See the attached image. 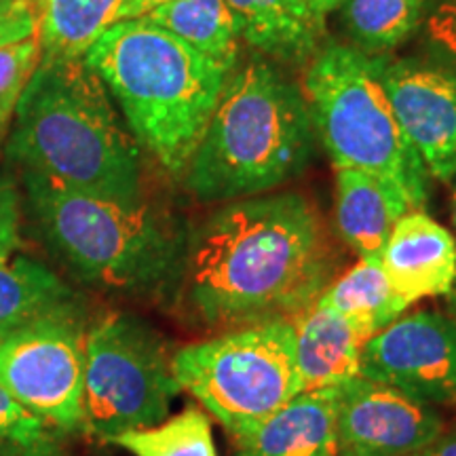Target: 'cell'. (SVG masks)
<instances>
[{"label": "cell", "mask_w": 456, "mask_h": 456, "mask_svg": "<svg viewBox=\"0 0 456 456\" xmlns=\"http://www.w3.org/2000/svg\"><path fill=\"white\" fill-rule=\"evenodd\" d=\"M444 433L431 403L357 376L340 387L338 442L345 456H403Z\"/></svg>", "instance_id": "obj_12"}, {"label": "cell", "mask_w": 456, "mask_h": 456, "mask_svg": "<svg viewBox=\"0 0 456 456\" xmlns=\"http://www.w3.org/2000/svg\"><path fill=\"white\" fill-rule=\"evenodd\" d=\"M21 203L15 182L0 169V262L13 256L20 248Z\"/></svg>", "instance_id": "obj_27"}, {"label": "cell", "mask_w": 456, "mask_h": 456, "mask_svg": "<svg viewBox=\"0 0 456 456\" xmlns=\"http://www.w3.org/2000/svg\"><path fill=\"white\" fill-rule=\"evenodd\" d=\"M362 376L431 406L456 403V322L437 311L397 317L362 345Z\"/></svg>", "instance_id": "obj_10"}, {"label": "cell", "mask_w": 456, "mask_h": 456, "mask_svg": "<svg viewBox=\"0 0 456 456\" xmlns=\"http://www.w3.org/2000/svg\"><path fill=\"white\" fill-rule=\"evenodd\" d=\"M309 7L319 21H326L328 15H332L340 7L342 0H306Z\"/></svg>", "instance_id": "obj_31"}, {"label": "cell", "mask_w": 456, "mask_h": 456, "mask_svg": "<svg viewBox=\"0 0 456 456\" xmlns=\"http://www.w3.org/2000/svg\"><path fill=\"white\" fill-rule=\"evenodd\" d=\"M313 146L302 89L266 60H249L226 77L184 171L186 188L203 203L266 195L306 169Z\"/></svg>", "instance_id": "obj_4"}, {"label": "cell", "mask_w": 456, "mask_h": 456, "mask_svg": "<svg viewBox=\"0 0 456 456\" xmlns=\"http://www.w3.org/2000/svg\"><path fill=\"white\" fill-rule=\"evenodd\" d=\"M180 389L228 431L248 429L302 393L289 322L258 323L192 342L171 355Z\"/></svg>", "instance_id": "obj_7"}, {"label": "cell", "mask_w": 456, "mask_h": 456, "mask_svg": "<svg viewBox=\"0 0 456 456\" xmlns=\"http://www.w3.org/2000/svg\"><path fill=\"white\" fill-rule=\"evenodd\" d=\"M419 32L433 60L456 70V0H427Z\"/></svg>", "instance_id": "obj_26"}, {"label": "cell", "mask_w": 456, "mask_h": 456, "mask_svg": "<svg viewBox=\"0 0 456 456\" xmlns=\"http://www.w3.org/2000/svg\"><path fill=\"white\" fill-rule=\"evenodd\" d=\"M41 38L32 37L0 47V129L15 114L17 102L24 94L28 81L41 64Z\"/></svg>", "instance_id": "obj_25"}, {"label": "cell", "mask_w": 456, "mask_h": 456, "mask_svg": "<svg viewBox=\"0 0 456 456\" xmlns=\"http://www.w3.org/2000/svg\"><path fill=\"white\" fill-rule=\"evenodd\" d=\"M28 212L47 248L83 283L114 294L174 292L186 237L144 201L123 203L24 171Z\"/></svg>", "instance_id": "obj_5"}, {"label": "cell", "mask_w": 456, "mask_h": 456, "mask_svg": "<svg viewBox=\"0 0 456 456\" xmlns=\"http://www.w3.org/2000/svg\"><path fill=\"white\" fill-rule=\"evenodd\" d=\"M427 0H342L338 13L351 47L366 55H387L423 24Z\"/></svg>", "instance_id": "obj_22"}, {"label": "cell", "mask_w": 456, "mask_h": 456, "mask_svg": "<svg viewBox=\"0 0 456 456\" xmlns=\"http://www.w3.org/2000/svg\"><path fill=\"white\" fill-rule=\"evenodd\" d=\"M448 309H450V317L456 322V281L452 285V289L448 292Z\"/></svg>", "instance_id": "obj_32"}, {"label": "cell", "mask_w": 456, "mask_h": 456, "mask_svg": "<svg viewBox=\"0 0 456 456\" xmlns=\"http://www.w3.org/2000/svg\"><path fill=\"white\" fill-rule=\"evenodd\" d=\"M110 444L134 456H218L212 423L199 408L182 410L155 427L121 433Z\"/></svg>", "instance_id": "obj_23"}, {"label": "cell", "mask_w": 456, "mask_h": 456, "mask_svg": "<svg viewBox=\"0 0 456 456\" xmlns=\"http://www.w3.org/2000/svg\"><path fill=\"white\" fill-rule=\"evenodd\" d=\"M379 260L408 305L448 296L456 281V239L425 209H410L395 222Z\"/></svg>", "instance_id": "obj_13"}, {"label": "cell", "mask_w": 456, "mask_h": 456, "mask_svg": "<svg viewBox=\"0 0 456 456\" xmlns=\"http://www.w3.org/2000/svg\"><path fill=\"white\" fill-rule=\"evenodd\" d=\"M403 456H456V431L442 433V436H437L427 446Z\"/></svg>", "instance_id": "obj_29"}, {"label": "cell", "mask_w": 456, "mask_h": 456, "mask_svg": "<svg viewBox=\"0 0 456 456\" xmlns=\"http://www.w3.org/2000/svg\"><path fill=\"white\" fill-rule=\"evenodd\" d=\"M11 3H15V0H0V9L7 7V4H11Z\"/></svg>", "instance_id": "obj_34"}, {"label": "cell", "mask_w": 456, "mask_h": 456, "mask_svg": "<svg viewBox=\"0 0 456 456\" xmlns=\"http://www.w3.org/2000/svg\"><path fill=\"white\" fill-rule=\"evenodd\" d=\"M410 205L366 171L336 169L334 218L338 235L359 258H379L395 222Z\"/></svg>", "instance_id": "obj_17"}, {"label": "cell", "mask_w": 456, "mask_h": 456, "mask_svg": "<svg viewBox=\"0 0 456 456\" xmlns=\"http://www.w3.org/2000/svg\"><path fill=\"white\" fill-rule=\"evenodd\" d=\"M241 41L283 64H309L323 45V21L306 0H226Z\"/></svg>", "instance_id": "obj_16"}, {"label": "cell", "mask_w": 456, "mask_h": 456, "mask_svg": "<svg viewBox=\"0 0 456 456\" xmlns=\"http://www.w3.org/2000/svg\"><path fill=\"white\" fill-rule=\"evenodd\" d=\"M0 454L55 456L47 423L21 406L0 385Z\"/></svg>", "instance_id": "obj_24"}, {"label": "cell", "mask_w": 456, "mask_h": 456, "mask_svg": "<svg viewBox=\"0 0 456 456\" xmlns=\"http://www.w3.org/2000/svg\"><path fill=\"white\" fill-rule=\"evenodd\" d=\"M9 161L72 191L142 201V146L83 60H41L15 108Z\"/></svg>", "instance_id": "obj_2"}, {"label": "cell", "mask_w": 456, "mask_h": 456, "mask_svg": "<svg viewBox=\"0 0 456 456\" xmlns=\"http://www.w3.org/2000/svg\"><path fill=\"white\" fill-rule=\"evenodd\" d=\"M450 212H452V226L456 232V178L452 180V197H450ZM456 239V235H454Z\"/></svg>", "instance_id": "obj_33"}, {"label": "cell", "mask_w": 456, "mask_h": 456, "mask_svg": "<svg viewBox=\"0 0 456 456\" xmlns=\"http://www.w3.org/2000/svg\"><path fill=\"white\" fill-rule=\"evenodd\" d=\"M322 216L300 192L222 203L186 237L175 300L205 330L292 322L332 281Z\"/></svg>", "instance_id": "obj_1"}, {"label": "cell", "mask_w": 456, "mask_h": 456, "mask_svg": "<svg viewBox=\"0 0 456 456\" xmlns=\"http://www.w3.org/2000/svg\"><path fill=\"white\" fill-rule=\"evenodd\" d=\"M338 456H345V454H338Z\"/></svg>", "instance_id": "obj_35"}, {"label": "cell", "mask_w": 456, "mask_h": 456, "mask_svg": "<svg viewBox=\"0 0 456 456\" xmlns=\"http://www.w3.org/2000/svg\"><path fill=\"white\" fill-rule=\"evenodd\" d=\"M319 300L338 313L362 342L391 326L410 306L391 288L379 258H359L353 269L330 281Z\"/></svg>", "instance_id": "obj_19"}, {"label": "cell", "mask_w": 456, "mask_h": 456, "mask_svg": "<svg viewBox=\"0 0 456 456\" xmlns=\"http://www.w3.org/2000/svg\"><path fill=\"white\" fill-rule=\"evenodd\" d=\"M66 315H85V302L53 271L26 256L0 262V332Z\"/></svg>", "instance_id": "obj_18"}, {"label": "cell", "mask_w": 456, "mask_h": 456, "mask_svg": "<svg viewBox=\"0 0 456 456\" xmlns=\"http://www.w3.org/2000/svg\"><path fill=\"white\" fill-rule=\"evenodd\" d=\"M180 385L161 336L144 319L108 313L85 336L83 429L112 442L163 423Z\"/></svg>", "instance_id": "obj_8"}, {"label": "cell", "mask_w": 456, "mask_h": 456, "mask_svg": "<svg viewBox=\"0 0 456 456\" xmlns=\"http://www.w3.org/2000/svg\"><path fill=\"white\" fill-rule=\"evenodd\" d=\"M403 134L429 178H456V70L436 60L372 55Z\"/></svg>", "instance_id": "obj_11"}, {"label": "cell", "mask_w": 456, "mask_h": 456, "mask_svg": "<svg viewBox=\"0 0 456 456\" xmlns=\"http://www.w3.org/2000/svg\"><path fill=\"white\" fill-rule=\"evenodd\" d=\"M289 323L302 391L342 387L362 376L363 342L328 305L317 298Z\"/></svg>", "instance_id": "obj_15"}, {"label": "cell", "mask_w": 456, "mask_h": 456, "mask_svg": "<svg viewBox=\"0 0 456 456\" xmlns=\"http://www.w3.org/2000/svg\"><path fill=\"white\" fill-rule=\"evenodd\" d=\"M302 95L334 167L366 171L410 209L429 201V174L403 134L372 55L336 41L306 64Z\"/></svg>", "instance_id": "obj_6"}, {"label": "cell", "mask_w": 456, "mask_h": 456, "mask_svg": "<svg viewBox=\"0 0 456 456\" xmlns=\"http://www.w3.org/2000/svg\"><path fill=\"white\" fill-rule=\"evenodd\" d=\"M340 387L302 391L248 429L231 433L235 456H338Z\"/></svg>", "instance_id": "obj_14"}, {"label": "cell", "mask_w": 456, "mask_h": 456, "mask_svg": "<svg viewBox=\"0 0 456 456\" xmlns=\"http://www.w3.org/2000/svg\"><path fill=\"white\" fill-rule=\"evenodd\" d=\"M142 148L184 175L228 72L146 17L121 20L85 53Z\"/></svg>", "instance_id": "obj_3"}, {"label": "cell", "mask_w": 456, "mask_h": 456, "mask_svg": "<svg viewBox=\"0 0 456 456\" xmlns=\"http://www.w3.org/2000/svg\"><path fill=\"white\" fill-rule=\"evenodd\" d=\"M38 28L34 0H15L0 9V47L32 37Z\"/></svg>", "instance_id": "obj_28"}, {"label": "cell", "mask_w": 456, "mask_h": 456, "mask_svg": "<svg viewBox=\"0 0 456 456\" xmlns=\"http://www.w3.org/2000/svg\"><path fill=\"white\" fill-rule=\"evenodd\" d=\"M125 0H34L41 60H83L108 28L121 21Z\"/></svg>", "instance_id": "obj_21"}, {"label": "cell", "mask_w": 456, "mask_h": 456, "mask_svg": "<svg viewBox=\"0 0 456 456\" xmlns=\"http://www.w3.org/2000/svg\"><path fill=\"white\" fill-rule=\"evenodd\" d=\"M165 3H171V0H125L121 20H140V17H146L151 11H155Z\"/></svg>", "instance_id": "obj_30"}, {"label": "cell", "mask_w": 456, "mask_h": 456, "mask_svg": "<svg viewBox=\"0 0 456 456\" xmlns=\"http://www.w3.org/2000/svg\"><path fill=\"white\" fill-rule=\"evenodd\" d=\"M212 64L231 74L239 61L237 21L226 0H171L146 15Z\"/></svg>", "instance_id": "obj_20"}, {"label": "cell", "mask_w": 456, "mask_h": 456, "mask_svg": "<svg viewBox=\"0 0 456 456\" xmlns=\"http://www.w3.org/2000/svg\"><path fill=\"white\" fill-rule=\"evenodd\" d=\"M85 315L51 317L0 332V385L61 431L83 429Z\"/></svg>", "instance_id": "obj_9"}]
</instances>
